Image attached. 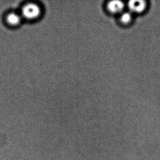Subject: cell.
Listing matches in <instances>:
<instances>
[{"instance_id": "6da1fadb", "label": "cell", "mask_w": 160, "mask_h": 160, "mask_svg": "<svg viewBox=\"0 0 160 160\" xmlns=\"http://www.w3.org/2000/svg\"><path fill=\"white\" fill-rule=\"evenodd\" d=\"M41 14L40 6L36 3H28L24 5L22 9V17L29 20L38 18Z\"/></svg>"}, {"instance_id": "7a4b0ae2", "label": "cell", "mask_w": 160, "mask_h": 160, "mask_svg": "<svg viewBox=\"0 0 160 160\" xmlns=\"http://www.w3.org/2000/svg\"><path fill=\"white\" fill-rule=\"evenodd\" d=\"M128 7L132 12L137 13L143 12L146 8V2L142 0H131L128 2Z\"/></svg>"}, {"instance_id": "3957f363", "label": "cell", "mask_w": 160, "mask_h": 160, "mask_svg": "<svg viewBox=\"0 0 160 160\" xmlns=\"http://www.w3.org/2000/svg\"><path fill=\"white\" fill-rule=\"evenodd\" d=\"M108 10L112 13H118L123 10L124 3L118 0H114L108 2L107 4Z\"/></svg>"}, {"instance_id": "277c9868", "label": "cell", "mask_w": 160, "mask_h": 160, "mask_svg": "<svg viewBox=\"0 0 160 160\" xmlns=\"http://www.w3.org/2000/svg\"><path fill=\"white\" fill-rule=\"evenodd\" d=\"M22 17L21 15L12 12L7 15L6 20L8 24L11 26H16L20 24Z\"/></svg>"}, {"instance_id": "5b68a950", "label": "cell", "mask_w": 160, "mask_h": 160, "mask_svg": "<svg viewBox=\"0 0 160 160\" xmlns=\"http://www.w3.org/2000/svg\"><path fill=\"white\" fill-rule=\"evenodd\" d=\"M132 16L129 12H125L122 14L120 19L122 23H128L132 19Z\"/></svg>"}]
</instances>
